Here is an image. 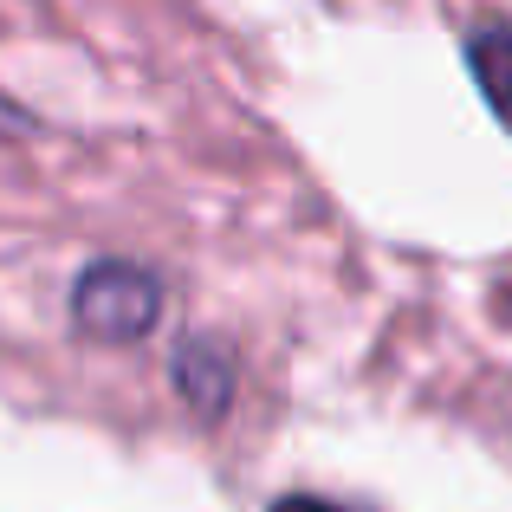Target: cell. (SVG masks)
Listing matches in <instances>:
<instances>
[{
	"instance_id": "obj_1",
	"label": "cell",
	"mask_w": 512,
	"mask_h": 512,
	"mask_svg": "<svg viewBox=\"0 0 512 512\" xmlns=\"http://www.w3.org/2000/svg\"><path fill=\"white\" fill-rule=\"evenodd\" d=\"M72 318L104 344H137V338H150L156 318H163V286H156V273L137 266V260H98L72 286Z\"/></svg>"
},
{
	"instance_id": "obj_2",
	"label": "cell",
	"mask_w": 512,
	"mask_h": 512,
	"mask_svg": "<svg viewBox=\"0 0 512 512\" xmlns=\"http://www.w3.org/2000/svg\"><path fill=\"white\" fill-rule=\"evenodd\" d=\"M467 59H474V78H480V91L493 98V111L512 124V20L480 26V33L467 39Z\"/></svg>"
},
{
	"instance_id": "obj_3",
	"label": "cell",
	"mask_w": 512,
	"mask_h": 512,
	"mask_svg": "<svg viewBox=\"0 0 512 512\" xmlns=\"http://www.w3.org/2000/svg\"><path fill=\"white\" fill-rule=\"evenodd\" d=\"M227 383H234V376H227V357L221 350H208V344H188L182 350V389H188V402H195V409H221L227 402Z\"/></svg>"
},
{
	"instance_id": "obj_4",
	"label": "cell",
	"mask_w": 512,
	"mask_h": 512,
	"mask_svg": "<svg viewBox=\"0 0 512 512\" xmlns=\"http://www.w3.org/2000/svg\"><path fill=\"white\" fill-rule=\"evenodd\" d=\"M273 512H350V506H331V500H279Z\"/></svg>"
}]
</instances>
